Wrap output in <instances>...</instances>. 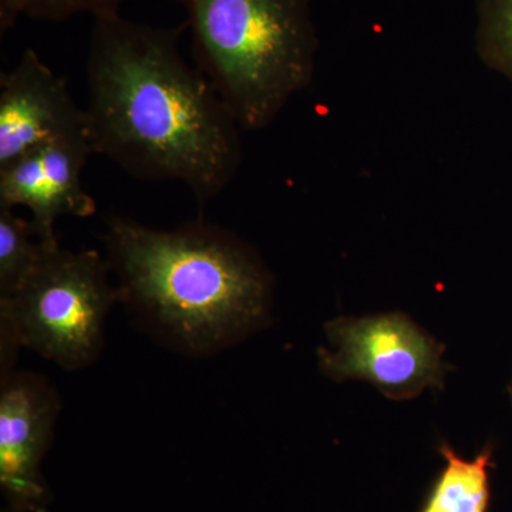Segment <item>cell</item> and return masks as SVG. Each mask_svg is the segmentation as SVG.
Returning <instances> with one entry per match:
<instances>
[{
	"label": "cell",
	"instance_id": "1",
	"mask_svg": "<svg viewBox=\"0 0 512 512\" xmlns=\"http://www.w3.org/2000/svg\"><path fill=\"white\" fill-rule=\"evenodd\" d=\"M181 30L121 15L94 19L87 133L94 154L138 180L183 183L204 205L241 167L242 128L184 59Z\"/></svg>",
	"mask_w": 512,
	"mask_h": 512
},
{
	"label": "cell",
	"instance_id": "2",
	"mask_svg": "<svg viewBox=\"0 0 512 512\" xmlns=\"http://www.w3.org/2000/svg\"><path fill=\"white\" fill-rule=\"evenodd\" d=\"M106 245L121 301L188 352L225 348L268 319L272 276L224 229L198 221L161 231L111 217Z\"/></svg>",
	"mask_w": 512,
	"mask_h": 512
},
{
	"label": "cell",
	"instance_id": "3",
	"mask_svg": "<svg viewBox=\"0 0 512 512\" xmlns=\"http://www.w3.org/2000/svg\"><path fill=\"white\" fill-rule=\"evenodd\" d=\"M198 69L242 130L271 126L311 84L318 35L311 0H180Z\"/></svg>",
	"mask_w": 512,
	"mask_h": 512
},
{
	"label": "cell",
	"instance_id": "4",
	"mask_svg": "<svg viewBox=\"0 0 512 512\" xmlns=\"http://www.w3.org/2000/svg\"><path fill=\"white\" fill-rule=\"evenodd\" d=\"M110 272L97 251L50 244L18 291L0 299V375L13 372L20 348L66 370L92 365L103 346L104 322L120 299Z\"/></svg>",
	"mask_w": 512,
	"mask_h": 512
},
{
	"label": "cell",
	"instance_id": "5",
	"mask_svg": "<svg viewBox=\"0 0 512 512\" xmlns=\"http://www.w3.org/2000/svg\"><path fill=\"white\" fill-rule=\"evenodd\" d=\"M325 333L329 348L318 350L319 367L335 382L365 380L396 402L444 386V346L406 313L340 316Z\"/></svg>",
	"mask_w": 512,
	"mask_h": 512
},
{
	"label": "cell",
	"instance_id": "6",
	"mask_svg": "<svg viewBox=\"0 0 512 512\" xmlns=\"http://www.w3.org/2000/svg\"><path fill=\"white\" fill-rule=\"evenodd\" d=\"M59 396L43 377L9 373L0 383V485L9 507L46 512L52 494L42 461L52 446Z\"/></svg>",
	"mask_w": 512,
	"mask_h": 512
},
{
	"label": "cell",
	"instance_id": "7",
	"mask_svg": "<svg viewBox=\"0 0 512 512\" xmlns=\"http://www.w3.org/2000/svg\"><path fill=\"white\" fill-rule=\"evenodd\" d=\"M93 147L87 130L39 144L0 167V207H26L37 237L57 241L60 217H92L96 201L83 190L82 173Z\"/></svg>",
	"mask_w": 512,
	"mask_h": 512
},
{
	"label": "cell",
	"instance_id": "8",
	"mask_svg": "<svg viewBox=\"0 0 512 512\" xmlns=\"http://www.w3.org/2000/svg\"><path fill=\"white\" fill-rule=\"evenodd\" d=\"M87 130L86 110L66 80L26 49L0 76V167L52 138Z\"/></svg>",
	"mask_w": 512,
	"mask_h": 512
},
{
	"label": "cell",
	"instance_id": "9",
	"mask_svg": "<svg viewBox=\"0 0 512 512\" xmlns=\"http://www.w3.org/2000/svg\"><path fill=\"white\" fill-rule=\"evenodd\" d=\"M439 451L446 460V466L420 512H488L493 446H485L471 460L458 456L446 443L441 444Z\"/></svg>",
	"mask_w": 512,
	"mask_h": 512
},
{
	"label": "cell",
	"instance_id": "10",
	"mask_svg": "<svg viewBox=\"0 0 512 512\" xmlns=\"http://www.w3.org/2000/svg\"><path fill=\"white\" fill-rule=\"evenodd\" d=\"M53 242L37 237L32 222L13 208L0 207V299L18 291Z\"/></svg>",
	"mask_w": 512,
	"mask_h": 512
},
{
	"label": "cell",
	"instance_id": "11",
	"mask_svg": "<svg viewBox=\"0 0 512 512\" xmlns=\"http://www.w3.org/2000/svg\"><path fill=\"white\" fill-rule=\"evenodd\" d=\"M481 62L512 84V0H476Z\"/></svg>",
	"mask_w": 512,
	"mask_h": 512
},
{
	"label": "cell",
	"instance_id": "12",
	"mask_svg": "<svg viewBox=\"0 0 512 512\" xmlns=\"http://www.w3.org/2000/svg\"><path fill=\"white\" fill-rule=\"evenodd\" d=\"M126 0H0V29L12 28L25 16L42 22H64L89 13L93 19L120 15Z\"/></svg>",
	"mask_w": 512,
	"mask_h": 512
},
{
	"label": "cell",
	"instance_id": "13",
	"mask_svg": "<svg viewBox=\"0 0 512 512\" xmlns=\"http://www.w3.org/2000/svg\"><path fill=\"white\" fill-rule=\"evenodd\" d=\"M3 512H23V511L15 510V508L8 507V508H6V510H5V511H3Z\"/></svg>",
	"mask_w": 512,
	"mask_h": 512
},
{
	"label": "cell",
	"instance_id": "14",
	"mask_svg": "<svg viewBox=\"0 0 512 512\" xmlns=\"http://www.w3.org/2000/svg\"><path fill=\"white\" fill-rule=\"evenodd\" d=\"M508 390H510V396H511V400H512V380H511V383H510V389H508Z\"/></svg>",
	"mask_w": 512,
	"mask_h": 512
}]
</instances>
